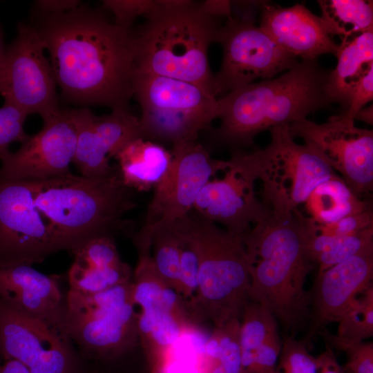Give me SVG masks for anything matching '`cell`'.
<instances>
[{
    "instance_id": "7402d4cb",
    "label": "cell",
    "mask_w": 373,
    "mask_h": 373,
    "mask_svg": "<svg viewBox=\"0 0 373 373\" xmlns=\"http://www.w3.org/2000/svg\"><path fill=\"white\" fill-rule=\"evenodd\" d=\"M124 184L146 191L158 184L167 173L172 154L160 143L137 137L125 145L114 157Z\"/></svg>"
},
{
    "instance_id": "ac0fdd59",
    "label": "cell",
    "mask_w": 373,
    "mask_h": 373,
    "mask_svg": "<svg viewBox=\"0 0 373 373\" xmlns=\"http://www.w3.org/2000/svg\"><path fill=\"white\" fill-rule=\"evenodd\" d=\"M373 247L318 273L309 295V327L305 339L311 341L327 324L338 322L352 300L372 285Z\"/></svg>"
},
{
    "instance_id": "9c48e42d",
    "label": "cell",
    "mask_w": 373,
    "mask_h": 373,
    "mask_svg": "<svg viewBox=\"0 0 373 373\" xmlns=\"http://www.w3.org/2000/svg\"><path fill=\"white\" fill-rule=\"evenodd\" d=\"M241 3L243 11L228 17L216 37L215 42L222 48L221 66L213 75L216 96H222L258 79H271L299 61L256 24L255 12L259 1Z\"/></svg>"
},
{
    "instance_id": "d4e9b609",
    "label": "cell",
    "mask_w": 373,
    "mask_h": 373,
    "mask_svg": "<svg viewBox=\"0 0 373 373\" xmlns=\"http://www.w3.org/2000/svg\"><path fill=\"white\" fill-rule=\"evenodd\" d=\"M325 32L349 38L373 30L372 1L319 0Z\"/></svg>"
},
{
    "instance_id": "ba28073f",
    "label": "cell",
    "mask_w": 373,
    "mask_h": 373,
    "mask_svg": "<svg viewBox=\"0 0 373 373\" xmlns=\"http://www.w3.org/2000/svg\"><path fill=\"white\" fill-rule=\"evenodd\" d=\"M265 148L233 155L256 180L262 182L267 207L292 211L306 202L311 193L336 173L313 149L294 141L288 125L271 128Z\"/></svg>"
},
{
    "instance_id": "8fae6325",
    "label": "cell",
    "mask_w": 373,
    "mask_h": 373,
    "mask_svg": "<svg viewBox=\"0 0 373 373\" xmlns=\"http://www.w3.org/2000/svg\"><path fill=\"white\" fill-rule=\"evenodd\" d=\"M45 50L35 28L19 23L0 64V95L4 102L43 119L60 109L57 82Z\"/></svg>"
},
{
    "instance_id": "e0dca14e",
    "label": "cell",
    "mask_w": 373,
    "mask_h": 373,
    "mask_svg": "<svg viewBox=\"0 0 373 373\" xmlns=\"http://www.w3.org/2000/svg\"><path fill=\"white\" fill-rule=\"evenodd\" d=\"M77 133L73 163L82 176L96 178L111 173L115 166L109 158L128 142L142 137L140 118L127 109L112 110L97 116L87 108L70 109Z\"/></svg>"
},
{
    "instance_id": "f546056e",
    "label": "cell",
    "mask_w": 373,
    "mask_h": 373,
    "mask_svg": "<svg viewBox=\"0 0 373 373\" xmlns=\"http://www.w3.org/2000/svg\"><path fill=\"white\" fill-rule=\"evenodd\" d=\"M182 245V238L171 227L155 231L150 238L151 258L155 271L166 285L179 295Z\"/></svg>"
},
{
    "instance_id": "60d3db41",
    "label": "cell",
    "mask_w": 373,
    "mask_h": 373,
    "mask_svg": "<svg viewBox=\"0 0 373 373\" xmlns=\"http://www.w3.org/2000/svg\"><path fill=\"white\" fill-rule=\"evenodd\" d=\"M37 8L46 15H61L77 8L80 1L76 0H40Z\"/></svg>"
},
{
    "instance_id": "bcb514c9",
    "label": "cell",
    "mask_w": 373,
    "mask_h": 373,
    "mask_svg": "<svg viewBox=\"0 0 373 373\" xmlns=\"http://www.w3.org/2000/svg\"><path fill=\"white\" fill-rule=\"evenodd\" d=\"M6 48L3 47L2 35L0 29V64L3 59Z\"/></svg>"
},
{
    "instance_id": "d6986e66",
    "label": "cell",
    "mask_w": 373,
    "mask_h": 373,
    "mask_svg": "<svg viewBox=\"0 0 373 373\" xmlns=\"http://www.w3.org/2000/svg\"><path fill=\"white\" fill-rule=\"evenodd\" d=\"M258 10L259 26L286 52L302 59L336 56L339 45L325 32L321 18L303 4L285 8L260 1Z\"/></svg>"
},
{
    "instance_id": "cb8c5ba5",
    "label": "cell",
    "mask_w": 373,
    "mask_h": 373,
    "mask_svg": "<svg viewBox=\"0 0 373 373\" xmlns=\"http://www.w3.org/2000/svg\"><path fill=\"white\" fill-rule=\"evenodd\" d=\"M305 203L309 218L319 225L372 208L369 201L356 195L336 174L318 185Z\"/></svg>"
},
{
    "instance_id": "4dcf8cb0",
    "label": "cell",
    "mask_w": 373,
    "mask_h": 373,
    "mask_svg": "<svg viewBox=\"0 0 373 373\" xmlns=\"http://www.w3.org/2000/svg\"><path fill=\"white\" fill-rule=\"evenodd\" d=\"M131 267L122 264L97 268L73 262L68 273L70 289L82 294H96L132 280Z\"/></svg>"
},
{
    "instance_id": "d6a6232c",
    "label": "cell",
    "mask_w": 373,
    "mask_h": 373,
    "mask_svg": "<svg viewBox=\"0 0 373 373\" xmlns=\"http://www.w3.org/2000/svg\"><path fill=\"white\" fill-rule=\"evenodd\" d=\"M276 373H318L316 357L303 341L287 336L282 342Z\"/></svg>"
},
{
    "instance_id": "d590c367",
    "label": "cell",
    "mask_w": 373,
    "mask_h": 373,
    "mask_svg": "<svg viewBox=\"0 0 373 373\" xmlns=\"http://www.w3.org/2000/svg\"><path fill=\"white\" fill-rule=\"evenodd\" d=\"M102 3L113 15L114 22L128 29L135 19L146 17L156 8L155 0H105Z\"/></svg>"
},
{
    "instance_id": "8d00e7d4",
    "label": "cell",
    "mask_w": 373,
    "mask_h": 373,
    "mask_svg": "<svg viewBox=\"0 0 373 373\" xmlns=\"http://www.w3.org/2000/svg\"><path fill=\"white\" fill-rule=\"evenodd\" d=\"M371 227H373L372 208L346 216L333 223L322 225L315 224L316 233L329 236L354 234Z\"/></svg>"
},
{
    "instance_id": "277c9868",
    "label": "cell",
    "mask_w": 373,
    "mask_h": 373,
    "mask_svg": "<svg viewBox=\"0 0 373 373\" xmlns=\"http://www.w3.org/2000/svg\"><path fill=\"white\" fill-rule=\"evenodd\" d=\"M33 201L58 251H73L92 238L113 237L131 225L123 217L136 207L117 166L102 177L72 174L41 180Z\"/></svg>"
},
{
    "instance_id": "ffe728a7",
    "label": "cell",
    "mask_w": 373,
    "mask_h": 373,
    "mask_svg": "<svg viewBox=\"0 0 373 373\" xmlns=\"http://www.w3.org/2000/svg\"><path fill=\"white\" fill-rule=\"evenodd\" d=\"M0 299L64 332L66 298L58 278L21 262L0 265Z\"/></svg>"
},
{
    "instance_id": "c3c4849f",
    "label": "cell",
    "mask_w": 373,
    "mask_h": 373,
    "mask_svg": "<svg viewBox=\"0 0 373 373\" xmlns=\"http://www.w3.org/2000/svg\"><path fill=\"white\" fill-rule=\"evenodd\" d=\"M1 356H0V364H1Z\"/></svg>"
},
{
    "instance_id": "f6af8a7d",
    "label": "cell",
    "mask_w": 373,
    "mask_h": 373,
    "mask_svg": "<svg viewBox=\"0 0 373 373\" xmlns=\"http://www.w3.org/2000/svg\"><path fill=\"white\" fill-rule=\"evenodd\" d=\"M372 105L367 108H363L355 115L354 119H360L370 124L373 122Z\"/></svg>"
},
{
    "instance_id": "7c38bea8",
    "label": "cell",
    "mask_w": 373,
    "mask_h": 373,
    "mask_svg": "<svg viewBox=\"0 0 373 373\" xmlns=\"http://www.w3.org/2000/svg\"><path fill=\"white\" fill-rule=\"evenodd\" d=\"M294 138L299 137L335 172L358 198L373 190V131L356 127L354 120L340 114L317 124L303 119L288 124Z\"/></svg>"
},
{
    "instance_id": "83f0119b",
    "label": "cell",
    "mask_w": 373,
    "mask_h": 373,
    "mask_svg": "<svg viewBox=\"0 0 373 373\" xmlns=\"http://www.w3.org/2000/svg\"><path fill=\"white\" fill-rule=\"evenodd\" d=\"M240 318L214 327L202 348L204 373H240Z\"/></svg>"
},
{
    "instance_id": "4316f807",
    "label": "cell",
    "mask_w": 373,
    "mask_h": 373,
    "mask_svg": "<svg viewBox=\"0 0 373 373\" xmlns=\"http://www.w3.org/2000/svg\"><path fill=\"white\" fill-rule=\"evenodd\" d=\"M371 247H373V227L354 234L329 236L316 233L314 224L307 249L320 273Z\"/></svg>"
},
{
    "instance_id": "52a82bcc",
    "label": "cell",
    "mask_w": 373,
    "mask_h": 373,
    "mask_svg": "<svg viewBox=\"0 0 373 373\" xmlns=\"http://www.w3.org/2000/svg\"><path fill=\"white\" fill-rule=\"evenodd\" d=\"M135 306L132 280L91 294L69 289L64 332L84 356L114 359L139 343Z\"/></svg>"
},
{
    "instance_id": "f35d334b",
    "label": "cell",
    "mask_w": 373,
    "mask_h": 373,
    "mask_svg": "<svg viewBox=\"0 0 373 373\" xmlns=\"http://www.w3.org/2000/svg\"><path fill=\"white\" fill-rule=\"evenodd\" d=\"M281 347L278 332L270 335L257 350L251 373H276Z\"/></svg>"
},
{
    "instance_id": "484cf974",
    "label": "cell",
    "mask_w": 373,
    "mask_h": 373,
    "mask_svg": "<svg viewBox=\"0 0 373 373\" xmlns=\"http://www.w3.org/2000/svg\"><path fill=\"white\" fill-rule=\"evenodd\" d=\"M338 323L335 335L325 331L318 334L333 349L345 351L373 336V285L354 298Z\"/></svg>"
},
{
    "instance_id": "ee69618b",
    "label": "cell",
    "mask_w": 373,
    "mask_h": 373,
    "mask_svg": "<svg viewBox=\"0 0 373 373\" xmlns=\"http://www.w3.org/2000/svg\"><path fill=\"white\" fill-rule=\"evenodd\" d=\"M0 373H30L27 368L15 360L5 361L0 364Z\"/></svg>"
},
{
    "instance_id": "2e32d148",
    "label": "cell",
    "mask_w": 373,
    "mask_h": 373,
    "mask_svg": "<svg viewBox=\"0 0 373 373\" xmlns=\"http://www.w3.org/2000/svg\"><path fill=\"white\" fill-rule=\"evenodd\" d=\"M225 162L224 176L204 186L193 211L220 224L230 233L242 236L263 217L266 207L256 195L253 175L233 156Z\"/></svg>"
},
{
    "instance_id": "5bb4252c",
    "label": "cell",
    "mask_w": 373,
    "mask_h": 373,
    "mask_svg": "<svg viewBox=\"0 0 373 373\" xmlns=\"http://www.w3.org/2000/svg\"><path fill=\"white\" fill-rule=\"evenodd\" d=\"M35 180L0 175V265L41 262L57 252L33 202Z\"/></svg>"
},
{
    "instance_id": "4fadbf2b",
    "label": "cell",
    "mask_w": 373,
    "mask_h": 373,
    "mask_svg": "<svg viewBox=\"0 0 373 373\" xmlns=\"http://www.w3.org/2000/svg\"><path fill=\"white\" fill-rule=\"evenodd\" d=\"M0 356L30 373H81L73 343L61 329L0 299Z\"/></svg>"
},
{
    "instance_id": "e575fe53",
    "label": "cell",
    "mask_w": 373,
    "mask_h": 373,
    "mask_svg": "<svg viewBox=\"0 0 373 373\" xmlns=\"http://www.w3.org/2000/svg\"><path fill=\"white\" fill-rule=\"evenodd\" d=\"M181 238L183 245L180 255L179 284L180 295L188 303L193 298L198 288L200 262L193 247Z\"/></svg>"
},
{
    "instance_id": "836d02e7",
    "label": "cell",
    "mask_w": 373,
    "mask_h": 373,
    "mask_svg": "<svg viewBox=\"0 0 373 373\" xmlns=\"http://www.w3.org/2000/svg\"><path fill=\"white\" fill-rule=\"evenodd\" d=\"M27 115L20 109L4 102L0 107V159L8 153L10 145L24 141L28 135L23 124Z\"/></svg>"
},
{
    "instance_id": "74e56055",
    "label": "cell",
    "mask_w": 373,
    "mask_h": 373,
    "mask_svg": "<svg viewBox=\"0 0 373 373\" xmlns=\"http://www.w3.org/2000/svg\"><path fill=\"white\" fill-rule=\"evenodd\" d=\"M373 99V68L365 73L353 86L343 116L354 120L356 113Z\"/></svg>"
},
{
    "instance_id": "7a4b0ae2",
    "label": "cell",
    "mask_w": 373,
    "mask_h": 373,
    "mask_svg": "<svg viewBox=\"0 0 373 373\" xmlns=\"http://www.w3.org/2000/svg\"><path fill=\"white\" fill-rule=\"evenodd\" d=\"M265 207L263 217L242 236L251 280L249 299L295 332L309 318L305 285L315 265L307 249L314 222L298 209L284 211Z\"/></svg>"
},
{
    "instance_id": "b9f144b4",
    "label": "cell",
    "mask_w": 373,
    "mask_h": 373,
    "mask_svg": "<svg viewBox=\"0 0 373 373\" xmlns=\"http://www.w3.org/2000/svg\"><path fill=\"white\" fill-rule=\"evenodd\" d=\"M201 9L207 15L214 18L231 17L233 14V4L226 0H206L199 3Z\"/></svg>"
},
{
    "instance_id": "603a6c76",
    "label": "cell",
    "mask_w": 373,
    "mask_h": 373,
    "mask_svg": "<svg viewBox=\"0 0 373 373\" xmlns=\"http://www.w3.org/2000/svg\"><path fill=\"white\" fill-rule=\"evenodd\" d=\"M338 45V61L329 74L327 93L332 103L339 104L343 111L353 86L373 68V30L343 38Z\"/></svg>"
},
{
    "instance_id": "9a60e30c",
    "label": "cell",
    "mask_w": 373,
    "mask_h": 373,
    "mask_svg": "<svg viewBox=\"0 0 373 373\" xmlns=\"http://www.w3.org/2000/svg\"><path fill=\"white\" fill-rule=\"evenodd\" d=\"M41 129L28 135L15 152L0 160V175L9 179L47 180L71 175L77 133L70 109H59L43 119Z\"/></svg>"
},
{
    "instance_id": "3957f363",
    "label": "cell",
    "mask_w": 373,
    "mask_h": 373,
    "mask_svg": "<svg viewBox=\"0 0 373 373\" xmlns=\"http://www.w3.org/2000/svg\"><path fill=\"white\" fill-rule=\"evenodd\" d=\"M331 70L316 59H301L276 78L226 93L218 98L220 124L213 137L223 145L250 146L265 130L330 107L327 85Z\"/></svg>"
},
{
    "instance_id": "5b68a950",
    "label": "cell",
    "mask_w": 373,
    "mask_h": 373,
    "mask_svg": "<svg viewBox=\"0 0 373 373\" xmlns=\"http://www.w3.org/2000/svg\"><path fill=\"white\" fill-rule=\"evenodd\" d=\"M156 8L133 32L135 70L195 84L216 97L208 59L220 28L217 18L190 0H155Z\"/></svg>"
},
{
    "instance_id": "7dc6e473",
    "label": "cell",
    "mask_w": 373,
    "mask_h": 373,
    "mask_svg": "<svg viewBox=\"0 0 373 373\" xmlns=\"http://www.w3.org/2000/svg\"><path fill=\"white\" fill-rule=\"evenodd\" d=\"M81 373H98V372H84V371H82Z\"/></svg>"
},
{
    "instance_id": "1f68e13d",
    "label": "cell",
    "mask_w": 373,
    "mask_h": 373,
    "mask_svg": "<svg viewBox=\"0 0 373 373\" xmlns=\"http://www.w3.org/2000/svg\"><path fill=\"white\" fill-rule=\"evenodd\" d=\"M71 252L75 256L73 262L84 266L104 268L124 262L111 236L92 238Z\"/></svg>"
},
{
    "instance_id": "8992f818",
    "label": "cell",
    "mask_w": 373,
    "mask_h": 373,
    "mask_svg": "<svg viewBox=\"0 0 373 373\" xmlns=\"http://www.w3.org/2000/svg\"><path fill=\"white\" fill-rule=\"evenodd\" d=\"M196 251L198 285L189 307L198 322L220 327L240 318L250 301V275L242 236L233 235L192 211L171 225Z\"/></svg>"
},
{
    "instance_id": "ab89813d",
    "label": "cell",
    "mask_w": 373,
    "mask_h": 373,
    "mask_svg": "<svg viewBox=\"0 0 373 373\" xmlns=\"http://www.w3.org/2000/svg\"><path fill=\"white\" fill-rule=\"evenodd\" d=\"M347 361L342 373H373V343L361 342L345 351Z\"/></svg>"
},
{
    "instance_id": "7bdbcfd3",
    "label": "cell",
    "mask_w": 373,
    "mask_h": 373,
    "mask_svg": "<svg viewBox=\"0 0 373 373\" xmlns=\"http://www.w3.org/2000/svg\"><path fill=\"white\" fill-rule=\"evenodd\" d=\"M318 373H342V367L338 363L334 349L325 343V350L318 357Z\"/></svg>"
},
{
    "instance_id": "44dd1931",
    "label": "cell",
    "mask_w": 373,
    "mask_h": 373,
    "mask_svg": "<svg viewBox=\"0 0 373 373\" xmlns=\"http://www.w3.org/2000/svg\"><path fill=\"white\" fill-rule=\"evenodd\" d=\"M132 86L141 108L218 118V98L195 84L134 70Z\"/></svg>"
},
{
    "instance_id": "6da1fadb",
    "label": "cell",
    "mask_w": 373,
    "mask_h": 373,
    "mask_svg": "<svg viewBox=\"0 0 373 373\" xmlns=\"http://www.w3.org/2000/svg\"><path fill=\"white\" fill-rule=\"evenodd\" d=\"M63 98L127 109L133 97L134 35L84 6L46 15L37 26Z\"/></svg>"
},
{
    "instance_id": "30bf717a",
    "label": "cell",
    "mask_w": 373,
    "mask_h": 373,
    "mask_svg": "<svg viewBox=\"0 0 373 373\" xmlns=\"http://www.w3.org/2000/svg\"><path fill=\"white\" fill-rule=\"evenodd\" d=\"M171 154V166L154 188L144 223L134 236L135 244H150L153 233L191 213L204 186L226 169L225 160L212 158L198 140L173 144Z\"/></svg>"
},
{
    "instance_id": "f1b7e54d",
    "label": "cell",
    "mask_w": 373,
    "mask_h": 373,
    "mask_svg": "<svg viewBox=\"0 0 373 373\" xmlns=\"http://www.w3.org/2000/svg\"><path fill=\"white\" fill-rule=\"evenodd\" d=\"M277 332V320L272 313L250 300L240 318V373H251L257 350Z\"/></svg>"
}]
</instances>
